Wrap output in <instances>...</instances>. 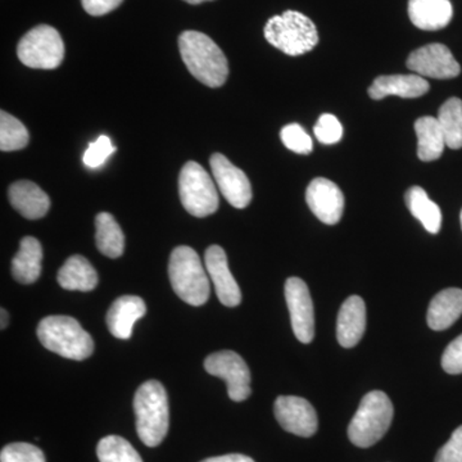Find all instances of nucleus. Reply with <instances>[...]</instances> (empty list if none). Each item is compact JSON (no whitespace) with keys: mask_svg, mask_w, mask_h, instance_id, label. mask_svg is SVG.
<instances>
[{"mask_svg":"<svg viewBox=\"0 0 462 462\" xmlns=\"http://www.w3.org/2000/svg\"><path fill=\"white\" fill-rule=\"evenodd\" d=\"M179 50L191 75L209 88H220L229 76V63L224 51L209 36L199 32H184Z\"/></svg>","mask_w":462,"mask_h":462,"instance_id":"obj_1","label":"nucleus"},{"mask_svg":"<svg viewBox=\"0 0 462 462\" xmlns=\"http://www.w3.org/2000/svg\"><path fill=\"white\" fill-rule=\"evenodd\" d=\"M136 431L143 443L157 447L169 431L170 409L166 389L157 380L143 383L134 397Z\"/></svg>","mask_w":462,"mask_h":462,"instance_id":"obj_2","label":"nucleus"},{"mask_svg":"<svg viewBox=\"0 0 462 462\" xmlns=\"http://www.w3.org/2000/svg\"><path fill=\"white\" fill-rule=\"evenodd\" d=\"M39 340L54 354L83 361L94 352L93 338L80 322L69 316H48L39 322Z\"/></svg>","mask_w":462,"mask_h":462,"instance_id":"obj_3","label":"nucleus"},{"mask_svg":"<svg viewBox=\"0 0 462 462\" xmlns=\"http://www.w3.org/2000/svg\"><path fill=\"white\" fill-rule=\"evenodd\" d=\"M263 33L273 47L291 57L309 53L319 42L315 23L297 11H285L270 18Z\"/></svg>","mask_w":462,"mask_h":462,"instance_id":"obj_4","label":"nucleus"},{"mask_svg":"<svg viewBox=\"0 0 462 462\" xmlns=\"http://www.w3.org/2000/svg\"><path fill=\"white\" fill-rule=\"evenodd\" d=\"M170 282L175 293L190 306L205 305L209 297V281L199 254L180 245L173 249L169 263Z\"/></svg>","mask_w":462,"mask_h":462,"instance_id":"obj_5","label":"nucleus"},{"mask_svg":"<svg viewBox=\"0 0 462 462\" xmlns=\"http://www.w3.org/2000/svg\"><path fill=\"white\" fill-rule=\"evenodd\" d=\"M393 404L382 391H373L364 396L349 422L348 438L355 446L367 448L379 442L393 420Z\"/></svg>","mask_w":462,"mask_h":462,"instance_id":"obj_6","label":"nucleus"},{"mask_svg":"<svg viewBox=\"0 0 462 462\" xmlns=\"http://www.w3.org/2000/svg\"><path fill=\"white\" fill-rule=\"evenodd\" d=\"M179 194L184 208L196 217H207L218 208V193L209 173L199 163L189 161L179 176Z\"/></svg>","mask_w":462,"mask_h":462,"instance_id":"obj_7","label":"nucleus"},{"mask_svg":"<svg viewBox=\"0 0 462 462\" xmlns=\"http://www.w3.org/2000/svg\"><path fill=\"white\" fill-rule=\"evenodd\" d=\"M17 56L30 69H54L65 58V42L54 27H33L18 42Z\"/></svg>","mask_w":462,"mask_h":462,"instance_id":"obj_8","label":"nucleus"},{"mask_svg":"<svg viewBox=\"0 0 462 462\" xmlns=\"http://www.w3.org/2000/svg\"><path fill=\"white\" fill-rule=\"evenodd\" d=\"M205 369L226 382L230 400L242 402L251 396V372L236 352L220 351L209 355L205 360Z\"/></svg>","mask_w":462,"mask_h":462,"instance_id":"obj_9","label":"nucleus"},{"mask_svg":"<svg viewBox=\"0 0 462 462\" xmlns=\"http://www.w3.org/2000/svg\"><path fill=\"white\" fill-rule=\"evenodd\" d=\"M285 300L297 339L305 345L311 343L315 337V312L306 282L300 278H289L285 282Z\"/></svg>","mask_w":462,"mask_h":462,"instance_id":"obj_10","label":"nucleus"},{"mask_svg":"<svg viewBox=\"0 0 462 462\" xmlns=\"http://www.w3.org/2000/svg\"><path fill=\"white\" fill-rule=\"evenodd\" d=\"M421 78L449 80L461 74V67L451 51L443 44H430L413 51L406 62Z\"/></svg>","mask_w":462,"mask_h":462,"instance_id":"obj_11","label":"nucleus"},{"mask_svg":"<svg viewBox=\"0 0 462 462\" xmlns=\"http://www.w3.org/2000/svg\"><path fill=\"white\" fill-rule=\"evenodd\" d=\"M212 175H214L218 190L225 199L236 208H245L251 203L252 185L245 171L234 166L224 154H212L209 160Z\"/></svg>","mask_w":462,"mask_h":462,"instance_id":"obj_12","label":"nucleus"},{"mask_svg":"<svg viewBox=\"0 0 462 462\" xmlns=\"http://www.w3.org/2000/svg\"><path fill=\"white\" fill-rule=\"evenodd\" d=\"M276 420L282 430L298 437H312L318 431V413L305 398L281 396L273 406Z\"/></svg>","mask_w":462,"mask_h":462,"instance_id":"obj_13","label":"nucleus"},{"mask_svg":"<svg viewBox=\"0 0 462 462\" xmlns=\"http://www.w3.org/2000/svg\"><path fill=\"white\" fill-rule=\"evenodd\" d=\"M307 205L312 214L327 225L338 224L345 211V196L338 185L325 178L310 182L306 191Z\"/></svg>","mask_w":462,"mask_h":462,"instance_id":"obj_14","label":"nucleus"},{"mask_svg":"<svg viewBox=\"0 0 462 462\" xmlns=\"http://www.w3.org/2000/svg\"><path fill=\"white\" fill-rule=\"evenodd\" d=\"M206 270L215 285L218 300L226 307H236L242 302V291L230 273L227 256L220 245H211L205 254Z\"/></svg>","mask_w":462,"mask_h":462,"instance_id":"obj_15","label":"nucleus"},{"mask_svg":"<svg viewBox=\"0 0 462 462\" xmlns=\"http://www.w3.org/2000/svg\"><path fill=\"white\" fill-rule=\"evenodd\" d=\"M430 89V85L419 75L379 76L369 88L370 98L380 100L397 96L400 98H419Z\"/></svg>","mask_w":462,"mask_h":462,"instance_id":"obj_16","label":"nucleus"},{"mask_svg":"<svg viewBox=\"0 0 462 462\" xmlns=\"http://www.w3.org/2000/svg\"><path fill=\"white\" fill-rule=\"evenodd\" d=\"M366 330V306L363 298L351 296L346 298L340 307L337 321V337L339 345L352 348L363 339Z\"/></svg>","mask_w":462,"mask_h":462,"instance_id":"obj_17","label":"nucleus"},{"mask_svg":"<svg viewBox=\"0 0 462 462\" xmlns=\"http://www.w3.org/2000/svg\"><path fill=\"white\" fill-rule=\"evenodd\" d=\"M8 199L12 207L29 220L44 217L51 208L48 194L35 182L21 180L9 187Z\"/></svg>","mask_w":462,"mask_h":462,"instance_id":"obj_18","label":"nucleus"},{"mask_svg":"<svg viewBox=\"0 0 462 462\" xmlns=\"http://www.w3.org/2000/svg\"><path fill=\"white\" fill-rule=\"evenodd\" d=\"M147 312V306L141 297L117 298L107 312V325L112 336L118 339L132 338L134 324Z\"/></svg>","mask_w":462,"mask_h":462,"instance_id":"obj_19","label":"nucleus"},{"mask_svg":"<svg viewBox=\"0 0 462 462\" xmlns=\"http://www.w3.org/2000/svg\"><path fill=\"white\" fill-rule=\"evenodd\" d=\"M409 16L418 29L437 32L449 25L454 8L449 0H410Z\"/></svg>","mask_w":462,"mask_h":462,"instance_id":"obj_20","label":"nucleus"},{"mask_svg":"<svg viewBox=\"0 0 462 462\" xmlns=\"http://www.w3.org/2000/svg\"><path fill=\"white\" fill-rule=\"evenodd\" d=\"M462 315V289L448 288L431 300L427 321L430 329H448Z\"/></svg>","mask_w":462,"mask_h":462,"instance_id":"obj_21","label":"nucleus"},{"mask_svg":"<svg viewBox=\"0 0 462 462\" xmlns=\"http://www.w3.org/2000/svg\"><path fill=\"white\" fill-rule=\"evenodd\" d=\"M42 248L41 242L25 236L20 243L16 256L12 260V275L21 284H32L42 273Z\"/></svg>","mask_w":462,"mask_h":462,"instance_id":"obj_22","label":"nucleus"},{"mask_svg":"<svg viewBox=\"0 0 462 462\" xmlns=\"http://www.w3.org/2000/svg\"><path fill=\"white\" fill-rule=\"evenodd\" d=\"M57 281L66 291H90L98 285L99 278L87 258L75 254L60 267Z\"/></svg>","mask_w":462,"mask_h":462,"instance_id":"obj_23","label":"nucleus"},{"mask_svg":"<svg viewBox=\"0 0 462 462\" xmlns=\"http://www.w3.org/2000/svg\"><path fill=\"white\" fill-rule=\"evenodd\" d=\"M418 136V156L422 162H431L442 157L446 141L438 118L431 116L419 118L415 123Z\"/></svg>","mask_w":462,"mask_h":462,"instance_id":"obj_24","label":"nucleus"},{"mask_svg":"<svg viewBox=\"0 0 462 462\" xmlns=\"http://www.w3.org/2000/svg\"><path fill=\"white\" fill-rule=\"evenodd\" d=\"M406 205L413 217L418 218L430 234H438L442 226V212L439 206L430 199L427 191L420 187L407 190Z\"/></svg>","mask_w":462,"mask_h":462,"instance_id":"obj_25","label":"nucleus"},{"mask_svg":"<svg viewBox=\"0 0 462 462\" xmlns=\"http://www.w3.org/2000/svg\"><path fill=\"white\" fill-rule=\"evenodd\" d=\"M96 229L97 247L100 254L109 258L123 256L125 236L114 216L108 212L97 215Z\"/></svg>","mask_w":462,"mask_h":462,"instance_id":"obj_26","label":"nucleus"},{"mask_svg":"<svg viewBox=\"0 0 462 462\" xmlns=\"http://www.w3.org/2000/svg\"><path fill=\"white\" fill-rule=\"evenodd\" d=\"M437 118L445 135L447 147L462 148V100L458 98L446 100L439 108Z\"/></svg>","mask_w":462,"mask_h":462,"instance_id":"obj_27","label":"nucleus"},{"mask_svg":"<svg viewBox=\"0 0 462 462\" xmlns=\"http://www.w3.org/2000/svg\"><path fill=\"white\" fill-rule=\"evenodd\" d=\"M29 132L20 120L2 111L0 114V149L3 152L21 151L29 144Z\"/></svg>","mask_w":462,"mask_h":462,"instance_id":"obj_28","label":"nucleus"},{"mask_svg":"<svg viewBox=\"0 0 462 462\" xmlns=\"http://www.w3.org/2000/svg\"><path fill=\"white\" fill-rule=\"evenodd\" d=\"M100 462H143L141 455L123 437L108 436L97 447Z\"/></svg>","mask_w":462,"mask_h":462,"instance_id":"obj_29","label":"nucleus"},{"mask_svg":"<svg viewBox=\"0 0 462 462\" xmlns=\"http://www.w3.org/2000/svg\"><path fill=\"white\" fill-rule=\"evenodd\" d=\"M281 138L285 147L294 153L310 154L314 149L311 136L298 124H289L282 127Z\"/></svg>","mask_w":462,"mask_h":462,"instance_id":"obj_30","label":"nucleus"},{"mask_svg":"<svg viewBox=\"0 0 462 462\" xmlns=\"http://www.w3.org/2000/svg\"><path fill=\"white\" fill-rule=\"evenodd\" d=\"M0 462H45V456L30 443H11L0 452Z\"/></svg>","mask_w":462,"mask_h":462,"instance_id":"obj_31","label":"nucleus"},{"mask_svg":"<svg viewBox=\"0 0 462 462\" xmlns=\"http://www.w3.org/2000/svg\"><path fill=\"white\" fill-rule=\"evenodd\" d=\"M315 136L322 144H336L343 138V126L334 115L320 116L314 127Z\"/></svg>","mask_w":462,"mask_h":462,"instance_id":"obj_32","label":"nucleus"},{"mask_svg":"<svg viewBox=\"0 0 462 462\" xmlns=\"http://www.w3.org/2000/svg\"><path fill=\"white\" fill-rule=\"evenodd\" d=\"M116 152V147L112 145L111 139L107 135L99 136L96 142L90 143L87 152L84 153L85 166L90 169H98L105 165L109 156Z\"/></svg>","mask_w":462,"mask_h":462,"instance_id":"obj_33","label":"nucleus"},{"mask_svg":"<svg viewBox=\"0 0 462 462\" xmlns=\"http://www.w3.org/2000/svg\"><path fill=\"white\" fill-rule=\"evenodd\" d=\"M442 367L447 374H462V336L449 343L442 356Z\"/></svg>","mask_w":462,"mask_h":462,"instance_id":"obj_34","label":"nucleus"},{"mask_svg":"<svg viewBox=\"0 0 462 462\" xmlns=\"http://www.w3.org/2000/svg\"><path fill=\"white\" fill-rule=\"evenodd\" d=\"M434 462H462V425L454 431L448 442L438 451Z\"/></svg>","mask_w":462,"mask_h":462,"instance_id":"obj_35","label":"nucleus"},{"mask_svg":"<svg viewBox=\"0 0 462 462\" xmlns=\"http://www.w3.org/2000/svg\"><path fill=\"white\" fill-rule=\"evenodd\" d=\"M124 0H81V5L90 16H105L109 12L120 7Z\"/></svg>","mask_w":462,"mask_h":462,"instance_id":"obj_36","label":"nucleus"},{"mask_svg":"<svg viewBox=\"0 0 462 462\" xmlns=\"http://www.w3.org/2000/svg\"><path fill=\"white\" fill-rule=\"evenodd\" d=\"M200 462H254V460L245 455L231 454L206 458V460Z\"/></svg>","mask_w":462,"mask_h":462,"instance_id":"obj_37","label":"nucleus"},{"mask_svg":"<svg viewBox=\"0 0 462 462\" xmlns=\"http://www.w3.org/2000/svg\"><path fill=\"white\" fill-rule=\"evenodd\" d=\"M0 314H2V325H0V328L5 330L8 325V312L5 311V309H2L0 310Z\"/></svg>","mask_w":462,"mask_h":462,"instance_id":"obj_38","label":"nucleus"},{"mask_svg":"<svg viewBox=\"0 0 462 462\" xmlns=\"http://www.w3.org/2000/svg\"><path fill=\"white\" fill-rule=\"evenodd\" d=\"M184 2L189 3V5H197L200 3L212 2V0H184Z\"/></svg>","mask_w":462,"mask_h":462,"instance_id":"obj_39","label":"nucleus"},{"mask_svg":"<svg viewBox=\"0 0 462 462\" xmlns=\"http://www.w3.org/2000/svg\"><path fill=\"white\" fill-rule=\"evenodd\" d=\"M460 221H461V227H462V211H461V215H460Z\"/></svg>","mask_w":462,"mask_h":462,"instance_id":"obj_40","label":"nucleus"}]
</instances>
